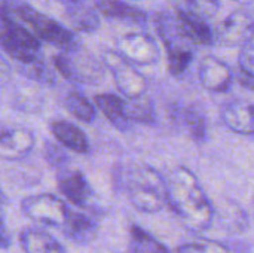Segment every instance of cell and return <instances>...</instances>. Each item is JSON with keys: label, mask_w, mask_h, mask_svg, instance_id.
Listing matches in <instances>:
<instances>
[{"label": "cell", "mask_w": 254, "mask_h": 253, "mask_svg": "<svg viewBox=\"0 0 254 253\" xmlns=\"http://www.w3.org/2000/svg\"><path fill=\"white\" fill-rule=\"evenodd\" d=\"M165 180L167 204L183 225L195 234L210 230L214 222V204L195 173L188 167H177Z\"/></svg>", "instance_id": "obj_1"}, {"label": "cell", "mask_w": 254, "mask_h": 253, "mask_svg": "<svg viewBox=\"0 0 254 253\" xmlns=\"http://www.w3.org/2000/svg\"><path fill=\"white\" fill-rule=\"evenodd\" d=\"M125 191L132 207L143 213H158L167 204V180L150 166L132 167L125 176Z\"/></svg>", "instance_id": "obj_2"}, {"label": "cell", "mask_w": 254, "mask_h": 253, "mask_svg": "<svg viewBox=\"0 0 254 253\" xmlns=\"http://www.w3.org/2000/svg\"><path fill=\"white\" fill-rule=\"evenodd\" d=\"M12 13L18 18L19 22H24L40 42L51 43L60 48V51L71 49L80 43L74 31L55 21L54 18L36 10L27 3H15Z\"/></svg>", "instance_id": "obj_3"}, {"label": "cell", "mask_w": 254, "mask_h": 253, "mask_svg": "<svg viewBox=\"0 0 254 253\" xmlns=\"http://www.w3.org/2000/svg\"><path fill=\"white\" fill-rule=\"evenodd\" d=\"M54 67L71 84L97 85L104 76V64L97 60L80 43L71 49L60 51L54 55Z\"/></svg>", "instance_id": "obj_4"}, {"label": "cell", "mask_w": 254, "mask_h": 253, "mask_svg": "<svg viewBox=\"0 0 254 253\" xmlns=\"http://www.w3.org/2000/svg\"><path fill=\"white\" fill-rule=\"evenodd\" d=\"M103 64L107 67L113 76L118 91L128 100H135L144 97L149 88L147 78L129 64L116 49H109L103 54Z\"/></svg>", "instance_id": "obj_5"}, {"label": "cell", "mask_w": 254, "mask_h": 253, "mask_svg": "<svg viewBox=\"0 0 254 253\" xmlns=\"http://www.w3.org/2000/svg\"><path fill=\"white\" fill-rule=\"evenodd\" d=\"M21 210L36 224L63 228L71 209L60 197L43 192L25 197L21 201Z\"/></svg>", "instance_id": "obj_6"}, {"label": "cell", "mask_w": 254, "mask_h": 253, "mask_svg": "<svg viewBox=\"0 0 254 253\" xmlns=\"http://www.w3.org/2000/svg\"><path fill=\"white\" fill-rule=\"evenodd\" d=\"M115 49L132 66H152L161 58L158 42L146 31H129L119 36Z\"/></svg>", "instance_id": "obj_7"}, {"label": "cell", "mask_w": 254, "mask_h": 253, "mask_svg": "<svg viewBox=\"0 0 254 253\" xmlns=\"http://www.w3.org/2000/svg\"><path fill=\"white\" fill-rule=\"evenodd\" d=\"M253 37L254 15L246 9L231 12L214 31V42L226 48H243Z\"/></svg>", "instance_id": "obj_8"}, {"label": "cell", "mask_w": 254, "mask_h": 253, "mask_svg": "<svg viewBox=\"0 0 254 253\" xmlns=\"http://www.w3.org/2000/svg\"><path fill=\"white\" fill-rule=\"evenodd\" d=\"M57 186L60 192L76 207H89L94 200V189L86 176L77 169H63L57 174Z\"/></svg>", "instance_id": "obj_9"}, {"label": "cell", "mask_w": 254, "mask_h": 253, "mask_svg": "<svg viewBox=\"0 0 254 253\" xmlns=\"http://www.w3.org/2000/svg\"><path fill=\"white\" fill-rule=\"evenodd\" d=\"M36 145V137L25 127H7L0 130V158L21 161L28 157Z\"/></svg>", "instance_id": "obj_10"}, {"label": "cell", "mask_w": 254, "mask_h": 253, "mask_svg": "<svg viewBox=\"0 0 254 253\" xmlns=\"http://www.w3.org/2000/svg\"><path fill=\"white\" fill-rule=\"evenodd\" d=\"M198 76L202 88L210 92H226L234 82L232 69L214 55H207L199 61Z\"/></svg>", "instance_id": "obj_11"}, {"label": "cell", "mask_w": 254, "mask_h": 253, "mask_svg": "<svg viewBox=\"0 0 254 253\" xmlns=\"http://www.w3.org/2000/svg\"><path fill=\"white\" fill-rule=\"evenodd\" d=\"M182 34L189 43L207 46L214 43V31L207 19L190 12L186 7H177L174 10Z\"/></svg>", "instance_id": "obj_12"}, {"label": "cell", "mask_w": 254, "mask_h": 253, "mask_svg": "<svg viewBox=\"0 0 254 253\" xmlns=\"http://www.w3.org/2000/svg\"><path fill=\"white\" fill-rule=\"evenodd\" d=\"M223 124L235 134L254 136V104L249 101H231L220 112Z\"/></svg>", "instance_id": "obj_13"}, {"label": "cell", "mask_w": 254, "mask_h": 253, "mask_svg": "<svg viewBox=\"0 0 254 253\" xmlns=\"http://www.w3.org/2000/svg\"><path fill=\"white\" fill-rule=\"evenodd\" d=\"M51 133L64 149L74 154H88L91 151V143L88 136L76 124L68 121H52L49 124Z\"/></svg>", "instance_id": "obj_14"}, {"label": "cell", "mask_w": 254, "mask_h": 253, "mask_svg": "<svg viewBox=\"0 0 254 253\" xmlns=\"http://www.w3.org/2000/svg\"><path fill=\"white\" fill-rule=\"evenodd\" d=\"M18 243L24 253H67L65 248L54 236L36 227L21 230Z\"/></svg>", "instance_id": "obj_15"}, {"label": "cell", "mask_w": 254, "mask_h": 253, "mask_svg": "<svg viewBox=\"0 0 254 253\" xmlns=\"http://www.w3.org/2000/svg\"><path fill=\"white\" fill-rule=\"evenodd\" d=\"M61 230H63L64 236L76 245L92 243L95 240L97 231H98L97 222L94 218H91L82 212H76V210H70L68 218Z\"/></svg>", "instance_id": "obj_16"}, {"label": "cell", "mask_w": 254, "mask_h": 253, "mask_svg": "<svg viewBox=\"0 0 254 253\" xmlns=\"http://www.w3.org/2000/svg\"><path fill=\"white\" fill-rule=\"evenodd\" d=\"M95 10L110 19L143 25L147 22V13L135 6H131L122 0H97Z\"/></svg>", "instance_id": "obj_17"}, {"label": "cell", "mask_w": 254, "mask_h": 253, "mask_svg": "<svg viewBox=\"0 0 254 253\" xmlns=\"http://www.w3.org/2000/svg\"><path fill=\"white\" fill-rule=\"evenodd\" d=\"M94 103L97 110H100L115 128H118L119 131H128L131 128V121L127 116L124 98L116 94L104 92L97 94L94 97Z\"/></svg>", "instance_id": "obj_18"}, {"label": "cell", "mask_w": 254, "mask_h": 253, "mask_svg": "<svg viewBox=\"0 0 254 253\" xmlns=\"http://www.w3.org/2000/svg\"><path fill=\"white\" fill-rule=\"evenodd\" d=\"M219 221L222 230L232 234L243 233L249 225L247 213L237 203H223L219 209L214 207V222ZM213 222V224H214Z\"/></svg>", "instance_id": "obj_19"}, {"label": "cell", "mask_w": 254, "mask_h": 253, "mask_svg": "<svg viewBox=\"0 0 254 253\" xmlns=\"http://www.w3.org/2000/svg\"><path fill=\"white\" fill-rule=\"evenodd\" d=\"M70 22L74 30L83 33H94L100 28V15L95 9L89 7L86 3H76L64 6Z\"/></svg>", "instance_id": "obj_20"}, {"label": "cell", "mask_w": 254, "mask_h": 253, "mask_svg": "<svg viewBox=\"0 0 254 253\" xmlns=\"http://www.w3.org/2000/svg\"><path fill=\"white\" fill-rule=\"evenodd\" d=\"M64 107L73 118L85 124H91L97 118L95 104H92V101L77 89H71L64 95Z\"/></svg>", "instance_id": "obj_21"}, {"label": "cell", "mask_w": 254, "mask_h": 253, "mask_svg": "<svg viewBox=\"0 0 254 253\" xmlns=\"http://www.w3.org/2000/svg\"><path fill=\"white\" fill-rule=\"evenodd\" d=\"M45 103L43 94L34 85H19L12 97V104L16 110L24 113H37Z\"/></svg>", "instance_id": "obj_22"}, {"label": "cell", "mask_w": 254, "mask_h": 253, "mask_svg": "<svg viewBox=\"0 0 254 253\" xmlns=\"http://www.w3.org/2000/svg\"><path fill=\"white\" fill-rule=\"evenodd\" d=\"M131 245L129 253H170V249L156 240L150 233L143 230L138 225H131L129 228Z\"/></svg>", "instance_id": "obj_23"}, {"label": "cell", "mask_w": 254, "mask_h": 253, "mask_svg": "<svg viewBox=\"0 0 254 253\" xmlns=\"http://www.w3.org/2000/svg\"><path fill=\"white\" fill-rule=\"evenodd\" d=\"M18 70L21 75H24L28 81L36 82V84H43V85H55L57 78L52 69L40 58L30 64H18Z\"/></svg>", "instance_id": "obj_24"}, {"label": "cell", "mask_w": 254, "mask_h": 253, "mask_svg": "<svg viewBox=\"0 0 254 253\" xmlns=\"http://www.w3.org/2000/svg\"><path fill=\"white\" fill-rule=\"evenodd\" d=\"M125 110L131 124L132 122L150 124V125L155 124V109L152 101L146 97L125 101Z\"/></svg>", "instance_id": "obj_25"}, {"label": "cell", "mask_w": 254, "mask_h": 253, "mask_svg": "<svg viewBox=\"0 0 254 253\" xmlns=\"http://www.w3.org/2000/svg\"><path fill=\"white\" fill-rule=\"evenodd\" d=\"M238 67L240 84L254 91V37L241 48L238 55Z\"/></svg>", "instance_id": "obj_26"}, {"label": "cell", "mask_w": 254, "mask_h": 253, "mask_svg": "<svg viewBox=\"0 0 254 253\" xmlns=\"http://www.w3.org/2000/svg\"><path fill=\"white\" fill-rule=\"evenodd\" d=\"M182 122L188 130L192 140L202 143L207 139V122L202 113L193 107H186L182 110Z\"/></svg>", "instance_id": "obj_27"}, {"label": "cell", "mask_w": 254, "mask_h": 253, "mask_svg": "<svg viewBox=\"0 0 254 253\" xmlns=\"http://www.w3.org/2000/svg\"><path fill=\"white\" fill-rule=\"evenodd\" d=\"M176 253H232L231 249L214 240H199L193 243L182 245L176 249Z\"/></svg>", "instance_id": "obj_28"}, {"label": "cell", "mask_w": 254, "mask_h": 253, "mask_svg": "<svg viewBox=\"0 0 254 253\" xmlns=\"http://www.w3.org/2000/svg\"><path fill=\"white\" fill-rule=\"evenodd\" d=\"M43 157L45 161L54 167L55 170H63L67 167L68 164V154L65 152V149L60 145V143H54V142H46L43 146Z\"/></svg>", "instance_id": "obj_29"}, {"label": "cell", "mask_w": 254, "mask_h": 253, "mask_svg": "<svg viewBox=\"0 0 254 253\" xmlns=\"http://www.w3.org/2000/svg\"><path fill=\"white\" fill-rule=\"evenodd\" d=\"M168 70L173 76H180L183 75L190 63L193 61V51L192 49H185L179 52L168 54Z\"/></svg>", "instance_id": "obj_30"}, {"label": "cell", "mask_w": 254, "mask_h": 253, "mask_svg": "<svg viewBox=\"0 0 254 253\" xmlns=\"http://www.w3.org/2000/svg\"><path fill=\"white\" fill-rule=\"evenodd\" d=\"M185 7L204 19H210L217 15L220 0H185Z\"/></svg>", "instance_id": "obj_31"}, {"label": "cell", "mask_w": 254, "mask_h": 253, "mask_svg": "<svg viewBox=\"0 0 254 253\" xmlns=\"http://www.w3.org/2000/svg\"><path fill=\"white\" fill-rule=\"evenodd\" d=\"M12 78V69L10 64L0 55V86L6 85Z\"/></svg>", "instance_id": "obj_32"}, {"label": "cell", "mask_w": 254, "mask_h": 253, "mask_svg": "<svg viewBox=\"0 0 254 253\" xmlns=\"http://www.w3.org/2000/svg\"><path fill=\"white\" fill-rule=\"evenodd\" d=\"M12 245V236L4 224V221L0 219V249H9Z\"/></svg>", "instance_id": "obj_33"}, {"label": "cell", "mask_w": 254, "mask_h": 253, "mask_svg": "<svg viewBox=\"0 0 254 253\" xmlns=\"http://www.w3.org/2000/svg\"><path fill=\"white\" fill-rule=\"evenodd\" d=\"M7 197L4 195V192L0 189V219L4 221V215H6V210H7Z\"/></svg>", "instance_id": "obj_34"}, {"label": "cell", "mask_w": 254, "mask_h": 253, "mask_svg": "<svg viewBox=\"0 0 254 253\" xmlns=\"http://www.w3.org/2000/svg\"><path fill=\"white\" fill-rule=\"evenodd\" d=\"M64 6H70V4H76V3H85V0H60Z\"/></svg>", "instance_id": "obj_35"}, {"label": "cell", "mask_w": 254, "mask_h": 253, "mask_svg": "<svg viewBox=\"0 0 254 253\" xmlns=\"http://www.w3.org/2000/svg\"><path fill=\"white\" fill-rule=\"evenodd\" d=\"M232 1H235V3H238V4H241V6H249V4H252L254 0H232Z\"/></svg>", "instance_id": "obj_36"}, {"label": "cell", "mask_w": 254, "mask_h": 253, "mask_svg": "<svg viewBox=\"0 0 254 253\" xmlns=\"http://www.w3.org/2000/svg\"><path fill=\"white\" fill-rule=\"evenodd\" d=\"M252 204H253V210H254V197H253V203H252Z\"/></svg>", "instance_id": "obj_37"}, {"label": "cell", "mask_w": 254, "mask_h": 253, "mask_svg": "<svg viewBox=\"0 0 254 253\" xmlns=\"http://www.w3.org/2000/svg\"><path fill=\"white\" fill-rule=\"evenodd\" d=\"M253 253H254V251H253Z\"/></svg>", "instance_id": "obj_38"}]
</instances>
